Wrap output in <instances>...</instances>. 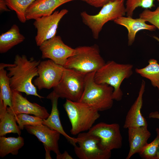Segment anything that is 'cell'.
Instances as JSON below:
<instances>
[{
	"mask_svg": "<svg viewBox=\"0 0 159 159\" xmlns=\"http://www.w3.org/2000/svg\"><path fill=\"white\" fill-rule=\"evenodd\" d=\"M5 0H0V10L1 11H10V10L8 9Z\"/></svg>",
	"mask_w": 159,
	"mask_h": 159,
	"instance_id": "obj_32",
	"label": "cell"
},
{
	"mask_svg": "<svg viewBox=\"0 0 159 159\" xmlns=\"http://www.w3.org/2000/svg\"><path fill=\"white\" fill-rule=\"evenodd\" d=\"M155 131L157 136L159 138V128L157 127ZM157 159H159V145L157 153Z\"/></svg>",
	"mask_w": 159,
	"mask_h": 159,
	"instance_id": "obj_35",
	"label": "cell"
},
{
	"mask_svg": "<svg viewBox=\"0 0 159 159\" xmlns=\"http://www.w3.org/2000/svg\"><path fill=\"white\" fill-rule=\"evenodd\" d=\"M139 17L148 22L159 30V4L155 10L145 9L139 14Z\"/></svg>",
	"mask_w": 159,
	"mask_h": 159,
	"instance_id": "obj_29",
	"label": "cell"
},
{
	"mask_svg": "<svg viewBox=\"0 0 159 159\" xmlns=\"http://www.w3.org/2000/svg\"><path fill=\"white\" fill-rule=\"evenodd\" d=\"M128 129L130 149L126 159L139 153L148 143V140L151 135L148 126L131 127Z\"/></svg>",
	"mask_w": 159,
	"mask_h": 159,
	"instance_id": "obj_17",
	"label": "cell"
},
{
	"mask_svg": "<svg viewBox=\"0 0 159 159\" xmlns=\"http://www.w3.org/2000/svg\"><path fill=\"white\" fill-rule=\"evenodd\" d=\"M74 0H35L26 10V19L35 20L43 16L50 15L61 5Z\"/></svg>",
	"mask_w": 159,
	"mask_h": 159,
	"instance_id": "obj_15",
	"label": "cell"
},
{
	"mask_svg": "<svg viewBox=\"0 0 159 159\" xmlns=\"http://www.w3.org/2000/svg\"><path fill=\"white\" fill-rule=\"evenodd\" d=\"M159 145V138L157 136L151 143H148L139 154L144 159H157Z\"/></svg>",
	"mask_w": 159,
	"mask_h": 159,
	"instance_id": "obj_28",
	"label": "cell"
},
{
	"mask_svg": "<svg viewBox=\"0 0 159 159\" xmlns=\"http://www.w3.org/2000/svg\"><path fill=\"white\" fill-rule=\"evenodd\" d=\"M153 37L159 42V38L156 36H153Z\"/></svg>",
	"mask_w": 159,
	"mask_h": 159,
	"instance_id": "obj_36",
	"label": "cell"
},
{
	"mask_svg": "<svg viewBox=\"0 0 159 159\" xmlns=\"http://www.w3.org/2000/svg\"><path fill=\"white\" fill-rule=\"evenodd\" d=\"M63 66L85 74L96 71L106 63L100 54L98 46H82L75 48Z\"/></svg>",
	"mask_w": 159,
	"mask_h": 159,
	"instance_id": "obj_5",
	"label": "cell"
},
{
	"mask_svg": "<svg viewBox=\"0 0 159 159\" xmlns=\"http://www.w3.org/2000/svg\"><path fill=\"white\" fill-rule=\"evenodd\" d=\"M96 71L87 74L84 90L79 102L87 104L98 111L111 109L113 100L114 88L107 84H98L94 80Z\"/></svg>",
	"mask_w": 159,
	"mask_h": 159,
	"instance_id": "obj_3",
	"label": "cell"
},
{
	"mask_svg": "<svg viewBox=\"0 0 159 159\" xmlns=\"http://www.w3.org/2000/svg\"><path fill=\"white\" fill-rule=\"evenodd\" d=\"M47 98L51 101L52 109L49 116L47 119H43V125L58 132L64 136L68 141L73 146L76 145L77 138L72 137L67 134L64 130L61 124L57 107L58 100L59 98L52 92L47 96Z\"/></svg>",
	"mask_w": 159,
	"mask_h": 159,
	"instance_id": "obj_18",
	"label": "cell"
},
{
	"mask_svg": "<svg viewBox=\"0 0 159 159\" xmlns=\"http://www.w3.org/2000/svg\"><path fill=\"white\" fill-rule=\"evenodd\" d=\"M25 39V37L20 32L18 26L13 25L9 30L0 36V53L7 52Z\"/></svg>",
	"mask_w": 159,
	"mask_h": 159,
	"instance_id": "obj_21",
	"label": "cell"
},
{
	"mask_svg": "<svg viewBox=\"0 0 159 159\" xmlns=\"http://www.w3.org/2000/svg\"><path fill=\"white\" fill-rule=\"evenodd\" d=\"M68 12L66 9L56 11L51 15L43 16L35 20L33 25L37 29L35 37L36 44L39 46L43 42L56 36L59 23Z\"/></svg>",
	"mask_w": 159,
	"mask_h": 159,
	"instance_id": "obj_12",
	"label": "cell"
},
{
	"mask_svg": "<svg viewBox=\"0 0 159 159\" xmlns=\"http://www.w3.org/2000/svg\"><path fill=\"white\" fill-rule=\"evenodd\" d=\"M46 151L45 158L46 159H52V158L50 155V152L49 150L45 148Z\"/></svg>",
	"mask_w": 159,
	"mask_h": 159,
	"instance_id": "obj_34",
	"label": "cell"
},
{
	"mask_svg": "<svg viewBox=\"0 0 159 159\" xmlns=\"http://www.w3.org/2000/svg\"><path fill=\"white\" fill-rule=\"evenodd\" d=\"M63 107L71 123L70 132L73 135L89 130L100 116L98 111L80 102L66 100Z\"/></svg>",
	"mask_w": 159,
	"mask_h": 159,
	"instance_id": "obj_4",
	"label": "cell"
},
{
	"mask_svg": "<svg viewBox=\"0 0 159 159\" xmlns=\"http://www.w3.org/2000/svg\"><path fill=\"white\" fill-rule=\"evenodd\" d=\"M39 47L42 59L49 58L63 66L75 51V49L65 44L59 36H55L45 41Z\"/></svg>",
	"mask_w": 159,
	"mask_h": 159,
	"instance_id": "obj_10",
	"label": "cell"
},
{
	"mask_svg": "<svg viewBox=\"0 0 159 159\" xmlns=\"http://www.w3.org/2000/svg\"><path fill=\"white\" fill-rule=\"evenodd\" d=\"M148 63L144 68H136L135 71L142 77L149 80L152 86L157 87L159 92V64L154 59H150Z\"/></svg>",
	"mask_w": 159,
	"mask_h": 159,
	"instance_id": "obj_24",
	"label": "cell"
},
{
	"mask_svg": "<svg viewBox=\"0 0 159 159\" xmlns=\"http://www.w3.org/2000/svg\"><path fill=\"white\" fill-rule=\"evenodd\" d=\"M11 107H7L8 111L14 115L19 113L32 114L42 119H47L49 115L47 110L37 103L30 102L21 92L12 90Z\"/></svg>",
	"mask_w": 159,
	"mask_h": 159,
	"instance_id": "obj_13",
	"label": "cell"
},
{
	"mask_svg": "<svg viewBox=\"0 0 159 159\" xmlns=\"http://www.w3.org/2000/svg\"><path fill=\"white\" fill-rule=\"evenodd\" d=\"M148 117L149 118L156 119L159 120V112L158 111L151 112L149 114Z\"/></svg>",
	"mask_w": 159,
	"mask_h": 159,
	"instance_id": "obj_33",
	"label": "cell"
},
{
	"mask_svg": "<svg viewBox=\"0 0 159 159\" xmlns=\"http://www.w3.org/2000/svg\"><path fill=\"white\" fill-rule=\"evenodd\" d=\"M57 159H72V157L67 152L65 151L62 154L60 153L56 155Z\"/></svg>",
	"mask_w": 159,
	"mask_h": 159,
	"instance_id": "obj_31",
	"label": "cell"
},
{
	"mask_svg": "<svg viewBox=\"0 0 159 159\" xmlns=\"http://www.w3.org/2000/svg\"><path fill=\"white\" fill-rule=\"evenodd\" d=\"M145 86V82L142 80L138 97L126 115L124 128L148 126L146 120L141 112Z\"/></svg>",
	"mask_w": 159,
	"mask_h": 159,
	"instance_id": "obj_16",
	"label": "cell"
},
{
	"mask_svg": "<svg viewBox=\"0 0 159 159\" xmlns=\"http://www.w3.org/2000/svg\"><path fill=\"white\" fill-rule=\"evenodd\" d=\"M0 98V137L13 133L21 134V131L16 123L14 115L7 110Z\"/></svg>",
	"mask_w": 159,
	"mask_h": 159,
	"instance_id": "obj_20",
	"label": "cell"
},
{
	"mask_svg": "<svg viewBox=\"0 0 159 159\" xmlns=\"http://www.w3.org/2000/svg\"><path fill=\"white\" fill-rule=\"evenodd\" d=\"M87 132L99 138V146L104 150L111 151L122 147V138L117 123L100 122L93 126Z\"/></svg>",
	"mask_w": 159,
	"mask_h": 159,
	"instance_id": "obj_8",
	"label": "cell"
},
{
	"mask_svg": "<svg viewBox=\"0 0 159 159\" xmlns=\"http://www.w3.org/2000/svg\"><path fill=\"white\" fill-rule=\"evenodd\" d=\"M133 68L131 64H121L113 60L109 61L95 72L94 80L97 84H106L113 87V99L120 101L123 95L121 85L125 79L129 78L132 75Z\"/></svg>",
	"mask_w": 159,
	"mask_h": 159,
	"instance_id": "obj_2",
	"label": "cell"
},
{
	"mask_svg": "<svg viewBox=\"0 0 159 159\" xmlns=\"http://www.w3.org/2000/svg\"><path fill=\"white\" fill-rule=\"evenodd\" d=\"M7 64L1 63L0 64V98L2 100L4 106H12V91L6 71L5 69Z\"/></svg>",
	"mask_w": 159,
	"mask_h": 159,
	"instance_id": "obj_23",
	"label": "cell"
},
{
	"mask_svg": "<svg viewBox=\"0 0 159 159\" xmlns=\"http://www.w3.org/2000/svg\"><path fill=\"white\" fill-rule=\"evenodd\" d=\"M64 68L50 59L41 61L38 67V76L34 84L39 90L53 88L60 81Z\"/></svg>",
	"mask_w": 159,
	"mask_h": 159,
	"instance_id": "obj_11",
	"label": "cell"
},
{
	"mask_svg": "<svg viewBox=\"0 0 159 159\" xmlns=\"http://www.w3.org/2000/svg\"><path fill=\"white\" fill-rule=\"evenodd\" d=\"M35 0H5L9 9L15 11L19 20L24 23L26 13L29 6Z\"/></svg>",
	"mask_w": 159,
	"mask_h": 159,
	"instance_id": "obj_25",
	"label": "cell"
},
{
	"mask_svg": "<svg viewBox=\"0 0 159 159\" xmlns=\"http://www.w3.org/2000/svg\"><path fill=\"white\" fill-rule=\"evenodd\" d=\"M115 0H84L88 4L96 8L102 7L105 4Z\"/></svg>",
	"mask_w": 159,
	"mask_h": 159,
	"instance_id": "obj_30",
	"label": "cell"
},
{
	"mask_svg": "<svg viewBox=\"0 0 159 159\" xmlns=\"http://www.w3.org/2000/svg\"><path fill=\"white\" fill-rule=\"evenodd\" d=\"M113 21L117 24L124 26L127 30L129 46L132 45L134 42L136 34L138 31L142 30L153 31L156 28L153 25L147 24L144 19L140 17L134 19L131 17L122 16Z\"/></svg>",
	"mask_w": 159,
	"mask_h": 159,
	"instance_id": "obj_19",
	"label": "cell"
},
{
	"mask_svg": "<svg viewBox=\"0 0 159 159\" xmlns=\"http://www.w3.org/2000/svg\"><path fill=\"white\" fill-rule=\"evenodd\" d=\"M24 128L29 133L37 137L43 143L45 148L54 152L56 155L61 153L58 145L61 134L58 132L43 125H26Z\"/></svg>",
	"mask_w": 159,
	"mask_h": 159,
	"instance_id": "obj_14",
	"label": "cell"
},
{
	"mask_svg": "<svg viewBox=\"0 0 159 159\" xmlns=\"http://www.w3.org/2000/svg\"><path fill=\"white\" fill-rule=\"evenodd\" d=\"M154 0H126L125 7L127 16L132 17L136 8L141 7L145 9H151L155 7Z\"/></svg>",
	"mask_w": 159,
	"mask_h": 159,
	"instance_id": "obj_26",
	"label": "cell"
},
{
	"mask_svg": "<svg viewBox=\"0 0 159 159\" xmlns=\"http://www.w3.org/2000/svg\"><path fill=\"white\" fill-rule=\"evenodd\" d=\"M159 2V0H157Z\"/></svg>",
	"mask_w": 159,
	"mask_h": 159,
	"instance_id": "obj_37",
	"label": "cell"
},
{
	"mask_svg": "<svg viewBox=\"0 0 159 159\" xmlns=\"http://www.w3.org/2000/svg\"><path fill=\"white\" fill-rule=\"evenodd\" d=\"M86 74L65 68L60 81L52 92L59 98L79 102L84 90Z\"/></svg>",
	"mask_w": 159,
	"mask_h": 159,
	"instance_id": "obj_7",
	"label": "cell"
},
{
	"mask_svg": "<svg viewBox=\"0 0 159 159\" xmlns=\"http://www.w3.org/2000/svg\"><path fill=\"white\" fill-rule=\"evenodd\" d=\"M16 122L20 129L23 130L26 125H43V120L37 116L30 115L29 114L19 113L14 115Z\"/></svg>",
	"mask_w": 159,
	"mask_h": 159,
	"instance_id": "obj_27",
	"label": "cell"
},
{
	"mask_svg": "<svg viewBox=\"0 0 159 159\" xmlns=\"http://www.w3.org/2000/svg\"><path fill=\"white\" fill-rule=\"evenodd\" d=\"M24 145V138L20 136L17 138L0 137V156L3 158L9 153L16 155Z\"/></svg>",
	"mask_w": 159,
	"mask_h": 159,
	"instance_id": "obj_22",
	"label": "cell"
},
{
	"mask_svg": "<svg viewBox=\"0 0 159 159\" xmlns=\"http://www.w3.org/2000/svg\"><path fill=\"white\" fill-rule=\"evenodd\" d=\"M125 0H115L104 5L97 14L91 15L84 11L80 13L83 23L91 30L93 37L97 39L104 24L126 14Z\"/></svg>",
	"mask_w": 159,
	"mask_h": 159,
	"instance_id": "obj_6",
	"label": "cell"
},
{
	"mask_svg": "<svg viewBox=\"0 0 159 159\" xmlns=\"http://www.w3.org/2000/svg\"><path fill=\"white\" fill-rule=\"evenodd\" d=\"M76 145L74 146L75 153L80 159H109L111 152L104 150L99 146V138L88 132L78 134Z\"/></svg>",
	"mask_w": 159,
	"mask_h": 159,
	"instance_id": "obj_9",
	"label": "cell"
},
{
	"mask_svg": "<svg viewBox=\"0 0 159 159\" xmlns=\"http://www.w3.org/2000/svg\"><path fill=\"white\" fill-rule=\"evenodd\" d=\"M40 62L33 57L28 59L24 55H16L14 64H9L6 67L9 71L7 75L11 90L25 93L27 95L43 98L38 94L32 82L33 78L38 76V67Z\"/></svg>",
	"mask_w": 159,
	"mask_h": 159,
	"instance_id": "obj_1",
	"label": "cell"
}]
</instances>
